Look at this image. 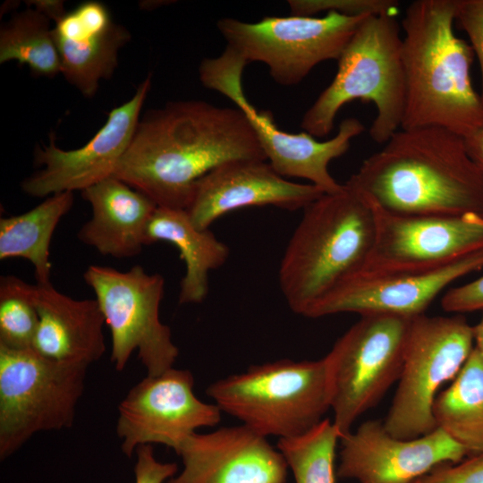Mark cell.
<instances>
[{"instance_id":"1","label":"cell","mask_w":483,"mask_h":483,"mask_svg":"<svg viewBox=\"0 0 483 483\" xmlns=\"http://www.w3.org/2000/svg\"><path fill=\"white\" fill-rule=\"evenodd\" d=\"M241 158L267 160L239 108L180 100L140 119L114 176L157 207L186 209L200 178Z\"/></svg>"},{"instance_id":"2","label":"cell","mask_w":483,"mask_h":483,"mask_svg":"<svg viewBox=\"0 0 483 483\" xmlns=\"http://www.w3.org/2000/svg\"><path fill=\"white\" fill-rule=\"evenodd\" d=\"M344 184L392 213H483V174L464 138L443 127L399 129Z\"/></svg>"},{"instance_id":"3","label":"cell","mask_w":483,"mask_h":483,"mask_svg":"<svg viewBox=\"0 0 483 483\" xmlns=\"http://www.w3.org/2000/svg\"><path fill=\"white\" fill-rule=\"evenodd\" d=\"M455 0H416L404 12L405 106L400 129L445 128L463 138L483 128L470 78L474 52L453 31Z\"/></svg>"},{"instance_id":"4","label":"cell","mask_w":483,"mask_h":483,"mask_svg":"<svg viewBox=\"0 0 483 483\" xmlns=\"http://www.w3.org/2000/svg\"><path fill=\"white\" fill-rule=\"evenodd\" d=\"M375 236L370 203L343 183L303 209L279 267V285L290 309L305 316L360 273Z\"/></svg>"},{"instance_id":"5","label":"cell","mask_w":483,"mask_h":483,"mask_svg":"<svg viewBox=\"0 0 483 483\" xmlns=\"http://www.w3.org/2000/svg\"><path fill=\"white\" fill-rule=\"evenodd\" d=\"M331 83L302 116L301 127L315 138L327 136L346 104L375 105L371 140L385 144L401 128L405 106L402 38L394 13L371 14L360 23L338 59Z\"/></svg>"},{"instance_id":"6","label":"cell","mask_w":483,"mask_h":483,"mask_svg":"<svg viewBox=\"0 0 483 483\" xmlns=\"http://www.w3.org/2000/svg\"><path fill=\"white\" fill-rule=\"evenodd\" d=\"M206 394L222 412L265 437L279 439L306 434L330 409L324 358L251 365L213 382Z\"/></svg>"},{"instance_id":"7","label":"cell","mask_w":483,"mask_h":483,"mask_svg":"<svg viewBox=\"0 0 483 483\" xmlns=\"http://www.w3.org/2000/svg\"><path fill=\"white\" fill-rule=\"evenodd\" d=\"M87 369L0 345L1 461L38 432L72 426Z\"/></svg>"},{"instance_id":"8","label":"cell","mask_w":483,"mask_h":483,"mask_svg":"<svg viewBox=\"0 0 483 483\" xmlns=\"http://www.w3.org/2000/svg\"><path fill=\"white\" fill-rule=\"evenodd\" d=\"M411 319L360 316L324 357L333 423L341 437L399 379Z\"/></svg>"},{"instance_id":"9","label":"cell","mask_w":483,"mask_h":483,"mask_svg":"<svg viewBox=\"0 0 483 483\" xmlns=\"http://www.w3.org/2000/svg\"><path fill=\"white\" fill-rule=\"evenodd\" d=\"M473 343V328L461 314H422L411 319L398 386L383 422L390 435L412 439L436 428L433 406L437 391L457 376Z\"/></svg>"},{"instance_id":"10","label":"cell","mask_w":483,"mask_h":483,"mask_svg":"<svg viewBox=\"0 0 483 483\" xmlns=\"http://www.w3.org/2000/svg\"><path fill=\"white\" fill-rule=\"evenodd\" d=\"M246 65L241 55L225 47L219 56L201 62L199 80L206 88L229 98L244 114L267 161L280 175L305 179L327 194L340 191L343 184L332 176L329 164L348 151L352 140L364 131L363 123L355 117L345 118L336 134L324 141L306 131H284L277 126L270 110L257 109L246 97L242 87Z\"/></svg>"},{"instance_id":"11","label":"cell","mask_w":483,"mask_h":483,"mask_svg":"<svg viewBox=\"0 0 483 483\" xmlns=\"http://www.w3.org/2000/svg\"><path fill=\"white\" fill-rule=\"evenodd\" d=\"M369 15L330 12L322 17L267 16L257 22L222 18L216 28L249 64H264L275 83L301 82L318 64L340 58L350 39Z\"/></svg>"},{"instance_id":"12","label":"cell","mask_w":483,"mask_h":483,"mask_svg":"<svg viewBox=\"0 0 483 483\" xmlns=\"http://www.w3.org/2000/svg\"><path fill=\"white\" fill-rule=\"evenodd\" d=\"M83 279L93 290L109 328L110 360L117 371L126 367L135 351L148 376L173 368L179 349L159 318L165 287L161 275L149 274L139 265L127 271L90 265Z\"/></svg>"},{"instance_id":"13","label":"cell","mask_w":483,"mask_h":483,"mask_svg":"<svg viewBox=\"0 0 483 483\" xmlns=\"http://www.w3.org/2000/svg\"><path fill=\"white\" fill-rule=\"evenodd\" d=\"M370 205L374 212L375 236L360 272L425 273L483 250V213L402 215Z\"/></svg>"},{"instance_id":"14","label":"cell","mask_w":483,"mask_h":483,"mask_svg":"<svg viewBox=\"0 0 483 483\" xmlns=\"http://www.w3.org/2000/svg\"><path fill=\"white\" fill-rule=\"evenodd\" d=\"M188 369L171 368L132 386L118 405L116 434L122 452L131 457L141 445H164L176 453L198 428L221 420L215 403L199 400Z\"/></svg>"},{"instance_id":"15","label":"cell","mask_w":483,"mask_h":483,"mask_svg":"<svg viewBox=\"0 0 483 483\" xmlns=\"http://www.w3.org/2000/svg\"><path fill=\"white\" fill-rule=\"evenodd\" d=\"M150 86L148 75L130 100L110 111L106 123L81 148L64 150L51 139L47 146L37 148L35 163L43 168L21 182L22 191L44 198L81 191L113 176L131 141Z\"/></svg>"},{"instance_id":"16","label":"cell","mask_w":483,"mask_h":483,"mask_svg":"<svg viewBox=\"0 0 483 483\" xmlns=\"http://www.w3.org/2000/svg\"><path fill=\"white\" fill-rule=\"evenodd\" d=\"M336 475L360 483H413L443 462H460L466 450L440 428L412 439L390 435L380 420H367L340 438Z\"/></svg>"},{"instance_id":"17","label":"cell","mask_w":483,"mask_h":483,"mask_svg":"<svg viewBox=\"0 0 483 483\" xmlns=\"http://www.w3.org/2000/svg\"><path fill=\"white\" fill-rule=\"evenodd\" d=\"M483 267V250L437 270L418 274L358 273L315 304L305 315L338 313L393 315L412 318L424 311L450 284Z\"/></svg>"},{"instance_id":"18","label":"cell","mask_w":483,"mask_h":483,"mask_svg":"<svg viewBox=\"0 0 483 483\" xmlns=\"http://www.w3.org/2000/svg\"><path fill=\"white\" fill-rule=\"evenodd\" d=\"M324 194L309 182L287 180L267 160L241 158L227 161L200 178L185 210L193 225L203 230L240 208L274 206L294 211Z\"/></svg>"},{"instance_id":"19","label":"cell","mask_w":483,"mask_h":483,"mask_svg":"<svg viewBox=\"0 0 483 483\" xmlns=\"http://www.w3.org/2000/svg\"><path fill=\"white\" fill-rule=\"evenodd\" d=\"M177 454L182 470L166 483H286L288 465L267 437L249 427L194 433Z\"/></svg>"},{"instance_id":"20","label":"cell","mask_w":483,"mask_h":483,"mask_svg":"<svg viewBox=\"0 0 483 483\" xmlns=\"http://www.w3.org/2000/svg\"><path fill=\"white\" fill-rule=\"evenodd\" d=\"M61 73L87 97H93L103 79L118 65V52L131 35L115 23L107 7L97 1L66 12L53 28Z\"/></svg>"},{"instance_id":"21","label":"cell","mask_w":483,"mask_h":483,"mask_svg":"<svg viewBox=\"0 0 483 483\" xmlns=\"http://www.w3.org/2000/svg\"><path fill=\"white\" fill-rule=\"evenodd\" d=\"M38 323L32 349L50 360L89 368L105 353L106 320L96 299L77 300L36 284Z\"/></svg>"},{"instance_id":"22","label":"cell","mask_w":483,"mask_h":483,"mask_svg":"<svg viewBox=\"0 0 483 483\" xmlns=\"http://www.w3.org/2000/svg\"><path fill=\"white\" fill-rule=\"evenodd\" d=\"M80 194L90 204L92 216L78 231L80 242L115 258L140 254L156 203L114 175Z\"/></svg>"},{"instance_id":"23","label":"cell","mask_w":483,"mask_h":483,"mask_svg":"<svg viewBox=\"0 0 483 483\" xmlns=\"http://www.w3.org/2000/svg\"><path fill=\"white\" fill-rule=\"evenodd\" d=\"M167 242L180 250L186 272L180 284L179 303H200L208 292V274L228 258V247L209 229H199L187 211L157 207L146 232L147 245Z\"/></svg>"},{"instance_id":"24","label":"cell","mask_w":483,"mask_h":483,"mask_svg":"<svg viewBox=\"0 0 483 483\" xmlns=\"http://www.w3.org/2000/svg\"><path fill=\"white\" fill-rule=\"evenodd\" d=\"M73 201V192H60L46 198L29 211L1 218L0 259L25 258L33 266L38 284L50 283L51 239Z\"/></svg>"},{"instance_id":"25","label":"cell","mask_w":483,"mask_h":483,"mask_svg":"<svg viewBox=\"0 0 483 483\" xmlns=\"http://www.w3.org/2000/svg\"><path fill=\"white\" fill-rule=\"evenodd\" d=\"M433 415L436 427L467 455L483 454V357L475 348L451 386L436 396Z\"/></svg>"},{"instance_id":"26","label":"cell","mask_w":483,"mask_h":483,"mask_svg":"<svg viewBox=\"0 0 483 483\" xmlns=\"http://www.w3.org/2000/svg\"><path fill=\"white\" fill-rule=\"evenodd\" d=\"M51 20L29 8L14 14L0 30V63L16 61L33 75L55 77L61 62Z\"/></svg>"},{"instance_id":"27","label":"cell","mask_w":483,"mask_h":483,"mask_svg":"<svg viewBox=\"0 0 483 483\" xmlns=\"http://www.w3.org/2000/svg\"><path fill=\"white\" fill-rule=\"evenodd\" d=\"M340 437L333 421L324 419L302 436L279 439L277 449L295 483H335V458Z\"/></svg>"},{"instance_id":"28","label":"cell","mask_w":483,"mask_h":483,"mask_svg":"<svg viewBox=\"0 0 483 483\" xmlns=\"http://www.w3.org/2000/svg\"><path fill=\"white\" fill-rule=\"evenodd\" d=\"M34 286L15 275L0 278V345L17 350L31 349L38 317Z\"/></svg>"},{"instance_id":"29","label":"cell","mask_w":483,"mask_h":483,"mask_svg":"<svg viewBox=\"0 0 483 483\" xmlns=\"http://www.w3.org/2000/svg\"><path fill=\"white\" fill-rule=\"evenodd\" d=\"M292 15L312 16L320 12H335L347 16L395 13L398 2L393 0H291Z\"/></svg>"},{"instance_id":"30","label":"cell","mask_w":483,"mask_h":483,"mask_svg":"<svg viewBox=\"0 0 483 483\" xmlns=\"http://www.w3.org/2000/svg\"><path fill=\"white\" fill-rule=\"evenodd\" d=\"M454 23L466 32L478 58L483 102V0H455Z\"/></svg>"},{"instance_id":"31","label":"cell","mask_w":483,"mask_h":483,"mask_svg":"<svg viewBox=\"0 0 483 483\" xmlns=\"http://www.w3.org/2000/svg\"><path fill=\"white\" fill-rule=\"evenodd\" d=\"M454 464L440 463L413 483H483V454Z\"/></svg>"},{"instance_id":"32","label":"cell","mask_w":483,"mask_h":483,"mask_svg":"<svg viewBox=\"0 0 483 483\" xmlns=\"http://www.w3.org/2000/svg\"><path fill=\"white\" fill-rule=\"evenodd\" d=\"M135 453V483H166L177 474L178 465L175 462H159L152 445L138 446Z\"/></svg>"},{"instance_id":"33","label":"cell","mask_w":483,"mask_h":483,"mask_svg":"<svg viewBox=\"0 0 483 483\" xmlns=\"http://www.w3.org/2000/svg\"><path fill=\"white\" fill-rule=\"evenodd\" d=\"M447 312L462 314L483 309V275L468 284L449 289L441 300Z\"/></svg>"},{"instance_id":"34","label":"cell","mask_w":483,"mask_h":483,"mask_svg":"<svg viewBox=\"0 0 483 483\" xmlns=\"http://www.w3.org/2000/svg\"><path fill=\"white\" fill-rule=\"evenodd\" d=\"M467 151L483 174V128L464 138Z\"/></svg>"},{"instance_id":"35","label":"cell","mask_w":483,"mask_h":483,"mask_svg":"<svg viewBox=\"0 0 483 483\" xmlns=\"http://www.w3.org/2000/svg\"><path fill=\"white\" fill-rule=\"evenodd\" d=\"M29 5H33L36 10L46 15L48 19L55 22L65 13L64 4L59 0H36L30 1Z\"/></svg>"},{"instance_id":"36","label":"cell","mask_w":483,"mask_h":483,"mask_svg":"<svg viewBox=\"0 0 483 483\" xmlns=\"http://www.w3.org/2000/svg\"><path fill=\"white\" fill-rule=\"evenodd\" d=\"M473 328V336L475 346L474 348L480 353L483 357V309L482 316L479 322L472 326Z\"/></svg>"}]
</instances>
